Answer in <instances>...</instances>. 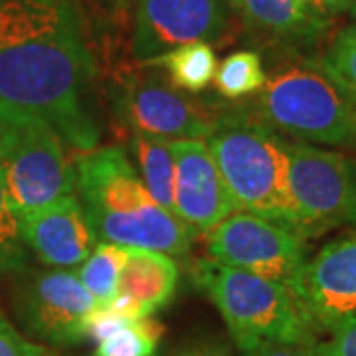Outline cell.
Segmentation results:
<instances>
[{
    "mask_svg": "<svg viewBox=\"0 0 356 356\" xmlns=\"http://www.w3.org/2000/svg\"><path fill=\"white\" fill-rule=\"evenodd\" d=\"M91 58L70 0H0V113L48 121L77 151L99 129L83 102Z\"/></svg>",
    "mask_w": 356,
    "mask_h": 356,
    "instance_id": "6da1fadb",
    "label": "cell"
},
{
    "mask_svg": "<svg viewBox=\"0 0 356 356\" xmlns=\"http://www.w3.org/2000/svg\"><path fill=\"white\" fill-rule=\"evenodd\" d=\"M76 196L99 242L188 257L192 232L147 191L119 147L86 151L76 159Z\"/></svg>",
    "mask_w": 356,
    "mask_h": 356,
    "instance_id": "7a4b0ae2",
    "label": "cell"
},
{
    "mask_svg": "<svg viewBox=\"0 0 356 356\" xmlns=\"http://www.w3.org/2000/svg\"><path fill=\"white\" fill-rule=\"evenodd\" d=\"M206 145L238 212L271 218L297 229L289 192V140L281 139L255 113L240 109L216 117Z\"/></svg>",
    "mask_w": 356,
    "mask_h": 356,
    "instance_id": "3957f363",
    "label": "cell"
},
{
    "mask_svg": "<svg viewBox=\"0 0 356 356\" xmlns=\"http://www.w3.org/2000/svg\"><path fill=\"white\" fill-rule=\"evenodd\" d=\"M194 283L216 305L234 344L254 350L264 344H315L317 329L293 291L280 281L198 259Z\"/></svg>",
    "mask_w": 356,
    "mask_h": 356,
    "instance_id": "277c9868",
    "label": "cell"
},
{
    "mask_svg": "<svg viewBox=\"0 0 356 356\" xmlns=\"http://www.w3.org/2000/svg\"><path fill=\"white\" fill-rule=\"evenodd\" d=\"M255 115L299 143L353 147L356 107L321 65H287L267 77Z\"/></svg>",
    "mask_w": 356,
    "mask_h": 356,
    "instance_id": "5b68a950",
    "label": "cell"
},
{
    "mask_svg": "<svg viewBox=\"0 0 356 356\" xmlns=\"http://www.w3.org/2000/svg\"><path fill=\"white\" fill-rule=\"evenodd\" d=\"M0 177L16 214L76 192V166L48 121L0 113Z\"/></svg>",
    "mask_w": 356,
    "mask_h": 356,
    "instance_id": "8992f818",
    "label": "cell"
},
{
    "mask_svg": "<svg viewBox=\"0 0 356 356\" xmlns=\"http://www.w3.org/2000/svg\"><path fill=\"white\" fill-rule=\"evenodd\" d=\"M289 192L303 238L356 228V161L309 143H289Z\"/></svg>",
    "mask_w": 356,
    "mask_h": 356,
    "instance_id": "52a82bcc",
    "label": "cell"
},
{
    "mask_svg": "<svg viewBox=\"0 0 356 356\" xmlns=\"http://www.w3.org/2000/svg\"><path fill=\"white\" fill-rule=\"evenodd\" d=\"M206 252L224 266L280 281L291 291L309 259L297 229L252 212H236L210 229Z\"/></svg>",
    "mask_w": 356,
    "mask_h": 356,
    "instance_id": "ba28073f",
    "label": "cell"
},
{
    "mask_svg": "<svg viewBox=\"0 0 356 356\" xmlns=\"http://www.w3.org/2000/svg\"><path fill=\"white\" fill-rule=\"evenodd\" d=\"M111 99L125 127L165 140H206L216 121L200 103L151 74L119 77Z\"/></svg>",
    "mask_w": 356,
    "mask_h": 356,
    "instance_id": "9c48e42d",
    "label": "cell"
},
{
    "mask_svg": "<svg viewBox=\"0 0 356 356\" xmlns=\"http://www.w3.org/2000/svg\"><path fill=\"white\" fill-rule=\"evenodd\" d=\"M99 307L74 269L34 273L16 295L18 317L26 331L54 346L83 343Z\"/></svg>",
    "mask_w": 356,
    "mask_h": 356,
    "instance_id": "30bf717a",
    "label": "cell"
},
{
    "mask_svg": "<svg viewBox=\"0 0 356 356\" xmlns=\"http://www.w3.org/2000/svg\"><path fill=\"white\" fill-rule=\"evenodd\" d=\"M222 30L220 0H137L131 56L145 65L180 46L218 38Z\"/></svg>",
    "mask_w": 356,
    "mask_h": 356,
    "instance_id": "8fae6325",
    "label": "cell"
},
{
    "mask_svg": "<svg viewBox=\"0 0 356 356\" xmlns=\"http://www.w3.org/2000/svg\"><path fill=\"white\" fill-rule=\"evenodd\" d=\"M293 295L318 332L356 317V232L309 257Z\"/></svg>",
    "mask_w": 356,
    "mask_h": 356,
    "instance_id": "7c38bea8",
    "label": "cell"
},
{
    "mask_svg": "<svg viewBox=\"0 0 356 356\" xmlns=\"http://www.w3.org/2000/svg\"><path fill=\"white\" fill-rule=\"evenodd\" d=\"M175 156V208L180 222L208 234L238 212L206 140H170Z\"/></svg>",
    "mask_w": 356,
    "mask_h": 356,
    "instance_id": "4fadbf2b",
    "label": "cell"
},
{
    "mask_svg": "<svg viewBox=\"0 0 356 356\" xmlns=\"http://www.w3.org/2000/svg\"><path fill=\"white\" fill-rule=\"evenodd\" d=\"M18 218L28 250L46 266L58 269L81 266L99 243L76 194L22 212Z\"/></svg>",
    "mask_w": 356,
    "mask_h": 356,
    "instance_id": "5bb4252c",
    "label": "cell"
},
{
    "mask_svg": "<svg viewBox=\"0 0 356 356\" xmlns=\"http://www.w3.org/2000/svg\"><path fill=\"white\" fill-rule=\"evenodd\" d=\"M178 266L172 255L127 248L125 266L109 309L133 318H149L166 307L178 287Z\"/></svg>",
    "mask_w": 356,
    "mask_h": 356,
    "instance_id": "9a60e30c",
    "label": "cell"
},
{
    "mask_svg": "<svg viewBox=\"0 0 356 356\" xmlns=\"http://www.w3.org/2000/svg\"><path fill=\"white\" fill-rule=\"evenodd\" d=\"M245 22L269 36L311 42L327 32L329 10L311 0H234Z\"/></svg>",
    "mask_w": 356,
    "mask_h": 356,
    "instance_id": "2e32d148",
    "label": "cell"
},
{
    "mask_svg": "<svg viewBox=\"0 0 356 356\" xmlns=\"http://www.w3.org/2000/svg\"><path fill=\"white\" fill-rule=\"evenodd\" d=\"M129 149L137 161V172L147 191L165 210L177 216L175 208V156L170 140L131 131ZM178 218V216H177ZM180 220V218H178Z\"/></svg>",
    "mask_w": 356,
    "mask_h": 356,
    "instance_id": "e0dca14e",
    "label": "cell"
},
{
    "mask_svg": "<svg viewBox=\"0 0 356 356\" xmlns=\"http://www.w3.org/2000/svg\"><path fill=\"white\" fill-rule=\"evenodd\" d=\"M143 67H165L175 88L188 93H198L212 83L218 60L208 42H194L166 51L165 56Z\"/></svg>",
    "mask_w": 356,
    "mask_h": 356,
    "instance_id": "ac0fdd59",
    "label": "cell"
},
{
    "mask_svg": "<svg viewBox=\"0 0 356 356\" xmlns=\"http://www.w3.org/2000/svg\"><path fill=\"white\" fill-rule=\"evenodd\" d=\"M125 257H127V248L117 243L99 242L88 259L81 266H77L76 273L81 285L102 307L113 301L119 285V275L125 266Z\"/></svg>",
    "mask_w": 356,
    "mask_h": 356,
    "instance_id": "d6986e66",
    "label": "cell"
},
{
    "mask_svg": "<svg viewBox=\"0 0 356 356\" xmlns=\"http://www.w3.org/2000/svg\"><path fill=\"white\" fill-rule=\"evenodd\" d=\"M214 88L226 99H242L259 93L266 86L267 76L261 58L255 51L242 50L229 54L216 67Z\"/></svg>",
    "mask_w": 356,
    "mask_h": 356,
    "instance_id": "ffe728a7",
    "label": "cell"
},
{
    "mask_svg": "<svg viewBox=\"0 0 356 356\" xmlns=\"http://www.w3.org/2000/svg\"><path fill=\"white\" fill-rule=\"evenodd\" d=\"M163 339V325L153 317L127 323L97 343L95 356H156Z\"/></svg>",
    "mask_w": 356,
    "mask_h": 356,
    "instance_id": "44dd1931",
    "label": "cell"
},
{
    "mask_svg": "<svg viewBox=\"0 0 356 356\" xmlns=\"http://www.w3.org/2000/svg\"><path fill=\"white\" fill-rule=\"evenodd\" d=\"M28 266V245L20 232V218L10 204L0 177V277L22 273Z\"/></svg>",
    "mask_w": 356,
    "mask_h": 356,
    "instance_id": "7402d4cb",
    "label": "cell"
},
{
    "mask_svg": "<svg viewBox=\"0 0 356 356\" xmlns=\"http://www.w3.org/2000/svg\"><path fill=\"white\" fill-rule=\"evenodd\" d=\"M321 65L334 76L343 77L350 86H356V26L343 28L334 36Z\"/></svg>",
    "mask_w": 356,
    "mask_h": 356,
    "instance_id": "603a6c76",
    "label": "cell"
},
{
    "mask_svg": "<svg viewBox=\"0 0 356 356\" xmlns=\"http://www.w3.org/2000/svg\"><path fill=\"white\" fill-rule=\"evenodd\" d=\"M313 356H356V317L329 331V339L313 344Z\"/></svg>",
    "mask_w": 356,
    "mask_h": 356,
    "instance_id": "cb8c5ba5",
    "label": "cell"
},
{
    "mask_svg": "<svg viewBox=\"0 0 356 356\" xmlns=\"http://www.w3.org/2000/svg\"><path fill=\"white\" fill-rule=\"evenodd\" d=\"M0 356H50L42 346L30 343L0 311Z\"/></svg>",
    "mask_w": 356,
    "mask_h": 356,
    "instance_id": "d4e9b609",
    "label": "cell"
},
{
    "mask_svg": "<svg viewBox=\"0 0 356 356\" xmlns=\"http://www.w3.org/2000/svg\"><path fill=\"white\" fill-rule=\"evenodd\" d=\"M168 356H232V346L222 337H204L184 343Z\"/></svg>",
    "mask_w": 356,
    "mask_h": 356,
    "instance_id": "484cf974",
    "label": "cell"
},
{
    "mask_svg": "<svg viewBox=\"0 0 356 356\" xmlns=\"http://www.w3.org/2000/svg\"><path fill=\"white\" fill-rule=\"evenodd\" d=\"M242 356H313V344H264Z\"/></svg>",
    "mask_w": 356,
    "mask_h": 356,
    "instance_id": "4316f807",
    "label": "cell"
},
{
    "mask_svg": "<svg viewBox=\"0 0 356 356\" xmlns=\"http://www.w3.org/2000/svg\"><path fill=\"white\" fill-rule=\"evenodd\" d=\"M321 67H323V65H321ZM323 70H325V67H323ZM325 72H327V70H325ZM327 74H329V77H331L332 81L337 83V88L343 91L344 97H346V99H348V102L353 103V105L356 107V86H350L348 81H344L343 77L334 76V74H331V72H327Z\"/></svg>",
    "mask_w": 356,
    "mask_h": 356,
    "instance_id": "83f0119b",
    "label": "cell"
},
{
    "mask_svg": "<svg viewBox=\"0 0 356 356\" xmlns=\"http://www.w3.org/2000/svg\"><path fill=\"white\" fill-rule=\"evenodd\" d=\"M311 2L323 6V8L329 10V13H339V10H341V4H343V0H311Z\"/></svg>",
    "mask_w": 356,
    "mask_h": 356,
    "instance_id": "f1b7e54d",
    "label": "cell"
},
{
    "mask_svg": "<svg viewBox=\"0 0 356 356\" xmlns=\"http://www.w3.org/2000/svg\"><path fill=\"white\" fill-rule=\"evenodd\" d=\"M341 10H348V13L355 14L356 16V0H343V4H341Z\"/></svg>",
    "mask_w": 356,
    "mask_h": 356,
    "instance_id": "f546056e",
    "label": "cell"
},
{
    "mask_svg": "<svg viewBox=\"0 0 356 356\" xmlns=\"http://www.w3.org/2000/svg\"><path fill=\"white\" fill-rule=\"evenodd\" d=\"M353 149H356V125H355V137H353Z\"/></svg>",
    "mask_w": 356,
    "mask_h": 356,
    "instance_id": "4dcf8cb0",
    "label": "cell"
},
{
    "mask_svg": "<svg viewBox=\"0 0 356 356\" xmlns=\"http://www.w3.org/2000/svg\"><path fill=\"white\" fill-rule=\"evenodd\" d=\"M232 2H234V0H232Z\"/></svg>",
    "mask_w": 356,
    "mask_h": 356,
    "instance_id": "1f68e13d",
    "label": "cell"
},
{
    "mask_svg": "<svg viewBox=\"0 0 356 356\" xmlns=\"http://www.w3.org/2000/svg\"><path fill=\"white\" fill-rule=\"evenodd\" d=\"M93 356H95V355H93Z\"/></svg>",
    "mask_w": 356,
    "mask_h": 356,
    "instance_id": "d6a6232c",
    "label": "cell"
}]
</instances>
